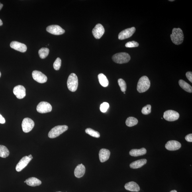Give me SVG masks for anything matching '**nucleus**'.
Listing matches in <instances>:
<instances>
[{
  "label": "nucleus",
  "mask_w": 192,
  "mask_h": 192,
  "mask_svg": "<svg viewBox=\"0 0 192 192\" xmlns=\"http://www.w3.org/2000/svg\"><path fill=\"white\" fill-rule=\"evenodd\" d=\"M170 192H177V191L175 190H173L171 191Z\"/></svg>",
  "instance_id": "obj_40"
},
{
  "label": "nucleus",
  "mask_w": 192,
  "mask_h": 192,
  "mask_svg": "<svg viewBox=\"0 0 192 192\" xmlns=\"http://www.w3.org/2000/svg\"><path fill=\"white\" fill-rule=\"evenodd\" d=\"M85 171V167L82 164H78L75 169L74 174L75 177L77 178H81L84 175Z\"/></svg>",
  "instance_id": "obj_18"
},
{
  "label": "nucleus",
  "mask_w": 192,
  "mask_h": 192,
  "mask_svg": "<svg viewBox=\"0 0 192 192\" xmlns=\"http://www.w3.org/2000/svg\"><path fill=\"white\" fill-rule=\"evenodd\" d=\"M28 157H29V158L32 159H33V157H32V155L31 154H30L29 155V156H28Z\"/></svg>",
  "instance_id": "obj_39"
},
{
  "label": "nucleus",
  "mask_w": 192,
  "mask_h": 192,
  "mask_svg": "<svg viewBox=\"0 0 192 192\" xmlns=\"http://www.w3.org/2000/svg\"><path fill=\"white\" fill-rule=\"evenodd\" d=\"M28 156H24L19 161L16 167V170L18 172L21 171L27 166V165L32 160Z\"/></svg>",
  "instance_id": "obj_12"
},
{
  "label": "nucleus",
  "mask_w": 192,
  "mask_h": 192,
  "mask_svg": "<svg viewBox=\"0 0 192 192\" xmlns=\"http://www.w3.org/2000/svg\"><path fill=\"white\" fill-rule=\"evenodd\" d=\"M61 66V60L60 58H58L55 60L53 65L55 70L58 71L60 69Z\"/></svg>",
  "instance_id": "obj_30"
},
{
  "label": "nucleus",
  "mask_w": 192,
  "mask_h": 192,
  "mask_svg": "<svg viewBox=\"0 0 192 192\" xmlns=\"http://www.w3.org/2000/svg\"><path fill=\"white\" fill-rule=\"evenodd\" d=\"M118 83L121 91L125 92L127 88L126 84L125 81L123 79H119L118 80Z\"/></svg>",
  "instance_id": "obj_29"
},
{
  "label": "nucleus",
  "mask_w": 192,
  "mask_h": 192,
  "mask_svg": "<svg viewBox=\"0 0 192 192\" xmlns=\"http://www.w3.org/2000/svg\"><path fill=\"white\" fill-rule=\"evenodd\" d=\"M67 87L69 91L74 92L77 91L78 87V81L77 75L74 73L69 75L67 81Z\"/></svg>",
  "instance_id": "obj_3"
},
{
  "label": "nucleus",
  "mask_w": 192,
  "mask_h": 192,
  "mask_svg": "<svg viewBox=\"0 0 192 192\" xmlns=\"http://www.w3.org/2000/svg\"><path fill=\"white\" fill-rule=\"evenodd\" d=\"M185 139L187 142H192V134H191L187 135L185 137Z\"/></svg>",
  "instance_id": "obj_35"
},
{
  "label": "nucleus",
  "mask_w": 192,
  "mask_h": 192,
  "mask_svg": "<svg viewBox=\"0 0 192 192\" xmlns=\"http://www.w3.org/2000/svg\"><path fill=\"white\" fill-rule=\"evenodd\" d=\"M85 132L88 134L90 135L91 136L95 138H99L100 137V134L98 132L91 128H88L85 130Z\"/></svg>",
  "instance_id": "obj_28"
},
{
  "label": "nucleus",
  "mask_w": 192,
  "mask_h": 192,
  "mask_svg": "<svg viewBox=\"0 0 192 192\" xmlns=\"http://www.w3.org/2000/svg\"><path fill=\"white\" fill-rule=\"evenodd\" d=\"M24 183H26V181H24Z\"/></svg>",
  "instance_id": "obj_43"
},
{
  "label": "nucleus",
  "mask_w": 192,
  "mask_h": 192,
  "mask_svg": "<svg viewBox=\"0 0 192 192\" xmlns=\"http://www.w3.org/2000/svg\"><path fill=\"white\" fill-rule=\"evenodd\" d=\"M105 29L103 26L100 24L96 25L92 30L93 36L96 39H100L104 34Z\"/></svg>",
  "instance_id": "obj_14"
},
{
  "label": "nucleus",
  "mask_w": 192,
  "mask_h": 192,
  "mask_svg": "<svg viewBox=\"0 0 192 192\" xmlns=\"http://www.w3.org/2000/svg\"><path fill=\"white\" fill-rule=\"evenodd\" d=\"M35 125L34 121L31 118H24L22 123V130L25 133H28L31 131Z\"/></svg>",
  "instance_id": "obj_6"
},
{
  "label": "nucleus",
  "mask_w": 192,
  "mask_h": 192,
  "mask_svg": "<svg viewBox=\"0 0 192 192\" xmlns=\"http://www.w3.org/2000/svg\"><path fill=\"white\" fill-rule=\"evenodd\" d=\"M136 31V28L134 27L127 28L118 34V38L120 40H123L131 37Z\"/></svg>",
  "instance_id": "obj_9"
},
{
  "label": "nucleus",
  "mask_w": 192,
  "mask_h": 192,
  "mask_svg": "<svg viewBox=\"0 0 192 192\" xmlns=\"http://www.w3.org/2000/svg\"><path fill=\"white\" fill-rule=\"evenodd\" d=\"M3 22L2 21V20L0 19V26H2L3 25Z\"/></svg>",
  "instance_id": "obj_38"
},
{
  "label": "nucleus",
  "mask_w": 192,
  "mask_h": 192,
  "mask_svg": "<svg viewBox=\"0 0 192 192\" xmlns=\"http://www.w3.org/2000/svg\"><path fill=\"white\" fill-rule=\"evenodd\" d=\"M151 112V106L150 105H147L142 108V113L144 115H148Z\"/></svg>",
  "instance_id": "obj_31"
},
{
  "label": "nucleus",
  "mask_w": 192,
  "mask_h": 192,
  "mask_svg": "<svg viewBox=\"0 0 192 192\" xmlns=\"http://www.w3.org/2000/svg\"><path fill=\"white\" fill-rule=\"evenodd\" d=\"M138 123V120L136 118L133 117L128 118L126 121V125L130 127L136 125Z\"/></svg>",
  "instance_id": "obj_26"
},
{
  "label": "nucleus",
  "mask_w": 192,
  "mask_h": 192,
  "mask_svg": "<svg viewBox=\"0 0 192 192\" xmlns=\"http://www.w3.org/2000/svg\"><path fill=\"white\" fill-rule=\"evenodd\" d=\"M27 184L31 187H36L41 184L42 182L40 180L35 177H31L28 178L25 180Z\"/></svg>",
  "instance_id": "obj_22"
},
{
  "label": "nucleus",
  "mask_w": 192,
  "mask_h": 192,
  "mask_svg": "<svg viewBox=\"0 0 192 192\" xmlns=\"http://www.w3.org/2000/svg\"><path fill=\"white\" fill-rule=\"evenodd\" d=\"M49 50L48 48H43L38 51V54L40 58L44 59L48 56Z\"/></svg>",
  "instance_id": "obj_27"
},
{
  "label": "nucleus",
  "mask_w": 192,
  "mask_h": 192,
  "mask_svg": "<svg viewBox=\"0 0 192 192\" xmlns=\"http://www.w3.org/2000/svg\"><path fill=\"white\" fill-rule=\"evenodd\" d=\"M181 145L180 143L177 141H169L165 145V147L167 150L173 151L179 150L181 148Z\"/></svg>",
  "instance_id": "obj_15"
},
{
  "label": "nucleus",
  "mask_w": 192,
  "mask_h": 192,
  "mask_svg": "<svg viewBox=\"0 0 192 192\" xmlns=\"http://www.w3.org/2000/svg\"><path fill=\"white\" fill-rule=\"evenodd\" d=\"M131 59L130 55L126 52H120L113 55L112 60L118 64H123L129 62Z\"/></svg>",
  "instance_id": "obj_5"
},
{
  "label": "nucleus",
  "mask_w": 192,
  "mask_h": 192,
  "mask_svg": "<svg viewBox=\"0 0 192 192\" xmlns=\"http://www.w3.org/2000/svg\"><path fill=\"white\" fill-rule=\"evenodd\" d=\"M33 78L38 82L40 83H46L48 78L46 75L39 71H34L32 73Z\"/></svg>",
  "instance_id": "obj_11"
},
{
  "label": "nucleus",
  "mask_w": 192,
  "mask_h": 192,
  "mask_svg": "<svg viewBox=\"0 0 192 192\" xmlns=\"http://www.w3.org/2000/svg\"><path fill=\"white\" fill-rule=\"evenodd\" d=\"M124 94H125V92H124Z\"/></svg>",
  "instance_id": "obj_44"
},
{
  "label": "nucleus",
  "mask_w": 192,
  "mask_h": 192,
  "mask_svg": "<svg viewBox=\"0 0 192 192\" xmlns=\"http://www.w3.org/2000/svg\"><path fill=\"white\" fill-rule=\"evenodd\" d=\"M179 84L180 87L184 90L189 93H191L192 92V88L191 86L183 80H180L179 81Z\"/></svg>",
  "instance_id": "obj_23"
},
{
  "label": "nucleus",
  "mask_w": 192,
  "mask_h": 192,
  "mask_svg": "<svg viewBox=\"0 0 192 192\" xmlns=\"http://www.w3.org/2000/svg\"><path fill=\"white\" fill-rule=\"evenodd\" d=\"M109 107V103L107 102H104L102 104L100 107V110L102 113H105L107 112L108 108Z\"/></svg>",
  "instance_id": "obj_32"
},
{
  "label": "nucleus",
  "mask_w": 192,
  "mask_h": 192,
  "mask_svg": "<svg viewBox=\"0 0 192 192\" xmlns=\"http://www.w3.org/2000/svg\"><path fill=\"white\" fill-rule=\"evenodd\" d=\"M3 6V4H1V3H0V11H1V9L2 8Z\"/></svg>",
  "instance_id": "obj_37"
},
{
  "label": "nucleus",
  "mask_w": 192,
  "mask_h": 192,
  "mask_svg": "<svg viewBox=\"0 0 192 192\" xmlns=\"http://www.w3.org/2000/svg\"><path fill=\"white\" fill-rule=\"evenodd\" d=\"M124 187L127 190L138 192L140 190V187L134 181H131L126 183L124 185Z\"/></svg>",
  "instance_id": "obj_19"
},
{
  "label": "nucleus",
  "mask_w": 192,
  "mask_h": 192,
  "mask_svg": "<svg viewBox=\"0 0 192 192\" xmlns=\"http://www.w3.org/2000/svg\"><path fill=\"white\" fill-rule=\"evenodd\" d=\"M98 78L100 84L102 86L104 87L108 86L109 85V81L104 74L103 73H101L98 75Z\"/></svg>",
  "instance_id": "obj_24"
},
{
  "label": "nucleus",
  "mask_w": 192,
  "mask_h": 192,
  "mask_svg": "<svg viewBox=\"0 0 192 192\" xmlns=\"http://www.w3.org/2000/svg\"><path fill=\"white\" fill-rule=\"evenodd\" d=\"M147 153L146 149L142 148L140 149H132L131 150L129 154L133 157H138L145 154Z\"/></svg>",
  "instance_id": "obj_21"
},
{
  "label": "nucleus",
  "mask_w": 192,
  "mask_h": 192,
  "mask_svg": "<svg viewBox=\"0 0 192 192\" xmlns=\"http://www.w3.org/2000/svg\"><path fill=\"white\" fill-rule=\"evenodd\" d=\"M171 41L176 45H179L183 42L184 36L182 30L181 28H174L172 34L170 35Z\"/></svg>",
  "instance_id": "obj_1"
},
{
  "label": "nucleus",
  "mask_w": 192,
  "mask_h": 192,
  "mask_svg": "<svg viewBox=\"0 0 192 192\" xmlns=\"http://www.w3.org/2000/svg\"><path fill=\"white\" fill-rule=\"evenodd\" d=\"M9 151L5 146L0 145V157L5 158L9 156Z\"/></svg>",
  "instance_id": "obj_25"
},
{
  "label": "nucleus",
  "mask_w": 192,
  "mask_h": 192,
  "mask_svg": "<svg viewBox=\"0 0 192 192\" xmlns=\"http://www.w3.org/2000/svg\"><path fill=\"white\" fill-rule=\"evenodd\" d=\"M5 118H4L1 114H0V123L1 124H5Z\"/></svg>",
  "instance_id": "obj_36"
},
{
  "label": "nucleus",
  "mask_w": 192,
  "mask_h": 192,
  "mask_svg": "<svg viewBox=\"0 0 192 192\" xmlns=\"http://www.w3.org/2000/svg\"><path fill=\"white\" fill-rule=\"evenodd\" d=\"M38 113L44 114L52 111V107L50 103L45 101H42L38 104L36 108Z\"/></svg>",
  "instance_id": "obj_7"
},
{
  "label": "nucleus",
  "mask_w": 192,
  "mask_h": 192,
  "mask_svg": "<svg viewBox=\"0 0 192 192\" xmlns=\"http://www.w3.org/2000/svg\"><path fill=\"white\" fill-rule=\"evenodd\" d=\"M99 158L101 163L106 162L109 159L110 155V152L107 149L103 148L99 152Z\"/></svg>",
  "instance_id": "obj_17"
},
{
  "label": "nucleus",
  "mask_w": 192,
  "mask_h": 192,
  "mask_svg": "<svg viewBox=\"0 0 192 192\" xmlns=\"http://www.w3.org/2000/svg\"><path fill=\"white\" fill-rule=\"evenodd\" d=\"M10 46L14 49L22 52H25L27 50L25 44L18 41H12L10 44Z\"/></svg>",
  "instance_id": "obj_16"
},
{
  "label": "nucleus",
  "mask_w": 192,
  "mask_h": 192,
  "mask_svg": "<svg viewBox=\"0 0 192 192\" xmlns=\"http://www.w3.org/2000/svg\"><path fill=\"white\" fill-rule=\"evenodd\" d=\"M46 31L50 34L56 35H61L65 32V30L58 25L49 26L46 28Z\"/></svg>",
  "instance_id": "obj_10"
},
{
  "label": "nucleus",
  "mask_w": 192,
  "mask_h": 192,
  "mask_svg": "<svg viewBox=\"0 0 192 192\" xmlns=\"http://www.w3.org/2000/svg\"><path fill=\"white\" fill-rule=\"evenodd\" d=\"M187 78L192 83V73L191 71H188L186 74Z\"/></svg>",
  "instance_id": "obj_34"
},
{
  "label": "nucleus",
  "mask_w": 192,
  "mask_h": 192,
  "mask_svg": "<svg viewBox=\"0 0 192 192\" xmlns=\"http://www.w3.org/2000/svg\"><path fill=\"white\" fill-rule=\"evenodd\" d=\"M139 46V44L135 41H132L128 42L125 44L126 48H132L137 47Z\"/></svg>",
  "instance_id": "obj_33"
},
{
  "label": "nucleus",
  "mask_w": 192,
  "mask_h": 192,
  "mask_svg": "<svg viewBox=\"0 0 192 192\" xmlns=\"http://www.w3.org/2000/svg\"></svg>",
  "instance_id": "obj_45"
},
{
  "label": "nucleus",
  "mask_w": 192,
  "mask_h": 192,
  "mask_svg": "<svg viewBox=\"0 0 192 192\" xmlns=\"http://www.w3.org/2000/svg\"><path fill=\"white\" fill-rule=\"evenodd\" d=\"M179 114L177 111L172 110H168L164 113L163 117L165 120L169 121H174L178 119Z\"/></svg>",
  "instance_id": "obj_8"
},
{
  "label": "nucleus",
  "mask_w": 192,
  "mask_h": 192,
  "mask_svg": "<svg viewBox=\"0 0 192 192\" xmlns=\"http://www.w3.org/2000/svg\"><path fill=\"white\" fill-rule=\"evenodd\" d=\"M147 162V160L146 159H141L132 162L130 164V166L131 168L132 169H137L144 166L146 164Z\"/></svg>",
  "instance_id": "obj_20"
},
{
  "label": "nucleus",
  "mask_w": 192,
  "mask_h": 192,
  "mask_svg": "<svg viewBox=\"0 0 192 192\" xmlns=\"http://www.w3.org/2000/svg\"><path fill=\"white\" fill-rule=\"evenodd\" d=\"M13 93L17 98L22 99L26 96V89L23 86L19 85L14 88Z\"/></svg>",
  "instance_id": "obj_13"
},
{
  "label": "nucleus",
  "mask_w": 192,
  "mask_h": 192,
  "mask_svg": "<svg viewBox=\"0 0 192 192\" xmlns=\"http://www.w3.org/2000/svg\"><path fill=\"white\" fill-rule=\"evenodd\" d=\"M151 83L148 77L144 76L139 80L137 85V90L140 93H144L150 88Z\"/></svg>",
  "instance_id": "obj_2"
},
{
  "label": "nucleus",
  "mask_w": 192,
  "mask_h": 192,
  "mask_svg": "<svg viewBox=\"0 0 192 192\" xmlns=\"http://www.w3.org/2000/svg\"><path fill=\"white\" fill-rule=\"evenodd\" d=\"M171 1V2H172V1H174V0H172V1H171V0H170V1Z\"/></svg>",
  "instance_id": "obj_41"
},
{
  "label": "nucleus",
  "mask_w": 192,
  "mask_h": 192,
  "mask_svg": "<svg viewBox=\"0 0 192 192\" xmlns=\"http://www.w3.org/2000/svg\"><path fill=\"white\" fill-rule=\"evenodd\" d=\"M1 71H0V77H1Z\"/></svg>",
  "instance_id": "obj_42"
},
{
  "label": "nucleus",
  "mask_w": 192,
  "mask_h": 192,
  "mask_svg": "<svg viewBox=\"0 0 192 192\" xmlns=\"http://www.w3.org/2000/svg\"><path fill=\"white\" fill-rule=\"evenodd\" d=\"M67 125H59L55 127L50 131L48 134V137L54 138L58 137L68 129Z\"/></svg>",
  "instance_id": "obj_4"
}]
</instances>
